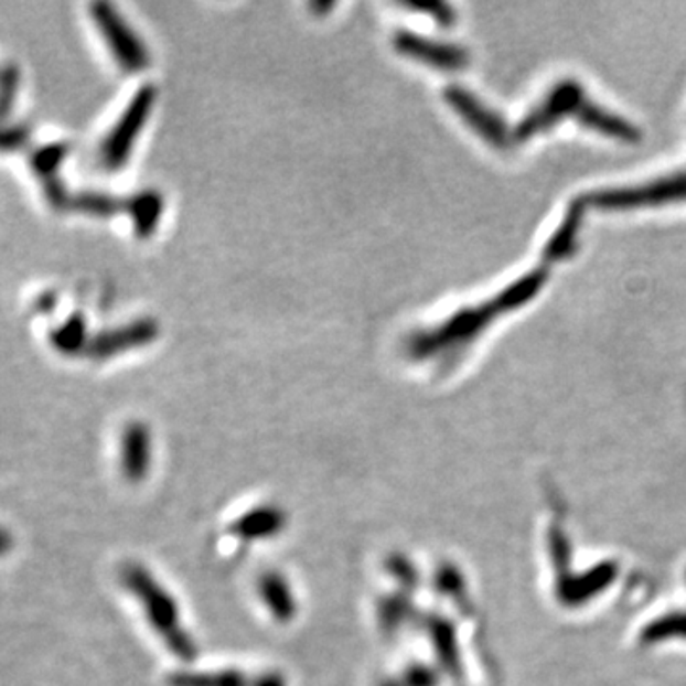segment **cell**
I'll return each mask as SVG.
<instances>
[{"label": "cell", "mask_w": 686, "mask_h": 686, "mask_svg": "<svg viewBox=\"0 0 686 686\" xmlns=\"http://www.w3.org/2000/svg\"><path fill=\"white\" fill-rule=\"evenodd\" d=\"M547 277L549 274L544 267L533 269L500 290L492 300L460 309L433 329L421 330L408 340V355L416 361H428L462 350L475 342L496 317L525 308L546 287Z\"/></svg>", "instance_id": "1"}, {"label": "cell", "mask_w": 686, "mask_h": 686, "mask_svg": "<svg viewBox=\"0 0 686 686\" xmlns=\"http://www.w3.org/2000/svg\"><path fill=\"white\" fill-rule=\"evenodd\" d=\"M120 581L140 602L151 630L162 639L175 658L193 662L196 644L183 625L180 607L169 589L157 580L141 562H127L120 568Z\"/></svg>", "instance_id": "2"}, {"label": "cell", "mask_w": 686, "mask_h": 686, "mask_svg": "<svg viewBox=\"0 0 686 686\" xmlns=\"http://www.w3.org/2000/svg\"><path fill=\"white\" fill-rule=\"evenodd\" d=\"M586 206L597 211H637L665 204L686 203V172L664 175L658 180L633 185V187H609L581 196Z\"/></svg>", "instance_id": "3"}, {"label": "cell", "mask_w": 686, "mask_h": 686, "mask_svg": "<svg viewBox=\"0 0 686 686\" xmlns=\"http://www.w3.org/2000/svg\"><path fill=\"white\" fill-rule=\"evenodd\" d=\"M154 101H157L154 86H141L140 90L133 94L117 125L109 130L99 146L98 159L101 169L107 172H119L127 167L138 136L153 112Z\"/></svg>", "instance_id": "4"}, {"label": "cell", "mask_w": 686, "mask_h": 686, "mask_svg": "<svg viewBox=\"0 0 686 686\" xmlns=\"http://www.w3.org/2000/svg\"><path fill=\"white\" fill-rule=\"evenodd\" d=\"M586 99H588V94L580 83H576L572 78L560 81L547 92L538 106L526 112L523 120L518 122V127L515 128L513 138L515 141L533 140L534 136L554 128L562 119H568V117L576 119Z\"/></svg>", "instance_id": "5"}, {"label": "cell", "mask_w": 686, "mask_h": 686, "mask_svg": "<svg viewBox=\"0 0 686 686\" xmlns=\"http://www.w3.org/2000/svg\"><path fill=\"white\" fill-rule=\"evenodd\" d=\"M90 12L115 62L128 73H140L146 69L151 60L148 49L115 7L106 2H96Z\"/></svg>", "instance_id": "6"}, {"label": "cell", "mask_w": 686, "mask_h": 686, "mask_svg": "<svg viewBox=\"0 0 686 686\" xmlns=\"http://www.w3.org/2000/svg\"><path fill=\"white\" fill-rule=\"evenodd\" d=\"M444 99L452 107L455 115L462 117L463 122L479 133L486 143L494 148H507L512 141L513 132L507 128L504 120L492 111L491 107L484 106L475 94H471L468 88L460 85H452L444 90Z\"/></svg>", "instance_id": "7"}, {"label": "cell", "mask_w": 686, "mask_h": 686, "mask_svg": "<svg viewBox=\"0 0 686 686\" xmlns=\"http://www.w3.org/2000/svg\"><path fill=\"white\" fill-rule=\"evenodd\" d=\"M393 46L405 57L416 60L439 71H462L470 65L468 50L452 43H441L429 36L416 35L410 31H397Z\"/></svg>", "instance_id": "8"}, {"label": "cell", "mask_w": 686, "mask_h": 686, "mask_svg": "<svg viewBox=\"0 0 686 686\" xmlns=\"http://www.w3.org/2000/svg\"><path fill=\"white\" fill-rule=\"evenodd\" d=\"M159 336V324L151 319L143 321H133L119 329L106 330L99 332L96 336L90 337V342L86 345L85 355L92 358L117 357L120 353L143 347L148 343L153 342Z\"/></svg>", "instance_id": "9"}, {"label": "cell", "mask_w": 686, "mask_h": 686, "mask_svg": "<svg viewBox=\"0 0 686 686\" xmlns=\"http://www.w3.org/2000/svg\"><path fill=\"white\" fill-rule=\"evenodd\" d=\"M120 475L130 484L148 479L153 462V439L143 421H130L120 435Z\"/></svg>", "instance_id": "10"}, {"label": "cell", "mask_w": 686, "mask_h": 686, "mask_svg": "<svg viewBox=\"0 0 686 686\" xmlns=\"http://www.w3.org/2000/svg\"><path fill=\"white\" fill-rule=\"evenodd\" d=\"M69 154V146L65 141H52L46 146L36 148L31 153V169L41 180L44 195L54 208H69L71 193L65 187L64 180L60 178V169Z\"/></svg>", "instance_id": "11"}, {"label": "cell", "mask_w": 686, "mask_h": 686, "mask_svg": "<svg viewBox=\"0 0 686 686\" xmlns=\"http://www.w3.org/2000/svg\"><path fill=\"white\" fill-rule=\"evenodd\" d=\"M583 216H586V203L581 199H576L575 203L568 204L562 222L544 246L542 259L546 264L567 261L578 250Z\"/></svg>", "instance_id": "12"}, {"label": "cell", "mask_w": 686, "mask_h": 686, "mask_svg": "<svg viewBox=\"0 0 686 686\" xmlns=\"http://www.w3.org/2000/svg\"><path fill=\"white\" fill-rule=\"evenodd\" d=\"M576 120L581 127L602 133L612 140L623 141V143H637L641 140V132L635 125H631L630 120L604 109L589 98L583 101Z\"/></svg>", "instance_id": "13"}, {"label": "cell", "mask_w": 686, "mask_h": 686, "mask_svg": "<svg viewBox=\"0 0 686 686\" xmlns=\"http://www.w3.org/2000/svg\"><path fill=\"white\" fill-rule=\"evenodd\" d=\"M258 593L261 602L266 604L269 614L280 623L294 620L298 614V602L290 581L279 572H266L259 576Z\"/></svg>", "instance_id": "14"}, {"label": "cell", "mask_w": 686, "mask_h": 686, "mask_svg": "<svg viewBox=\"0 0 686 686\" xmlns=\"http://www.w3.org/2000/svg\"><path fill=\"white\" fill-rule=\"evenodd\" d=\"M287 526V513L279 505L266 504L240 515L233 525V533L245 539L275 538Z\"/></svg>", "instance_id": "15"}, {"label": "cell", "mask_w": 686, "mask_h": 686, "mask_svg": "<svg viewBox=\"0 0 686 686\" xmlns=\"http://www.w3.org/2000/svg\"><path fill=\"white\" fill-rule=\"evenodd\" d=\"M162 208V196L154 191H143L140 195L127 199V214L132 217L133 227L140 237H148L154 232L161 219Z\"/></svg>", "instance_id": "16"}, {"label": "cell", "mask_w": 686, "mask_h": 686, "mask_svg": "<svg viewBox=\"0 0 686 686\" xmlns=\"http://www.w3.org/2000/svg\"><path fill=\"white\" fill-rule=\"evenodd\" d=\"M90 342L85 317L73 315L50 332V343L64 355H78L85 353L86 345Z\"/></svg>", "instance_id": "17"}, {"label": "cell", "mask_w": 686, "mask_h": 686, "mask_svg": "<svg viewBox=\"0 0 686 686\" xmlns=\"http://www.w3.org/2000/svg\"><path fill=\"white\" fill-rule=\"evenodd\" d=\"M69 208L86 216L112 217L127 212V201L98 191H85L71 196Z\"/></svg>", "instance_id": "18"}, {"label": "cell", "mask_w": 686, "mask_h": 686, "mask_svg": "<svg viewBox=\"0 0 686 686\" xmlns=\"http://www.w3.org/2000/svg\"><path fill=\"white\" fill-rule=\"evenodd\" d=\"M172 686H250L245 673L238 669H217V672H182L170 677Z\"/></svg>", "instance_id": "19"}, {"label": "cell", "mask_w": 686, "mask_h": 686, "mask_svg": "<svg viewBox=\"0 0 686 686\" xmlns=\"http://www.w3.org/2000/svg\"><path fill=\"white\" fill-rule=\"evenodd\" d=\"M22 85V75L15 65L8 64L0 69V120L12 112Z\"/></svg>", "instance_id": "20"}, {"label": "cell", "mask_w": 686, "mask_h": 686, "mask_svg": "<svg viewBox=\"0 0 686 686\" xmlns=\"http://www.w3.org/2000/svg\"><path fill=\"white\" fill-rule=\"evenodd\" d=\"M407 602L403 601L400 597L392 596L382 599L378 604V618L382 628L387 631H397L400 628V623L407 617Z\"/></svg>", "instance_id": "21"}, {"label": "cell", "mask_w": 686, "mask_h": 686, "mask_svg": "<svg viewBox=\"0 0 686 686\" xmlns=\"http://www.w3.org/2000/svg\"><path fill=\"white\" fill-rule=\"evenodd\" d=\"M29 141V128L23 125H4L0 120V153H14L25 148Z\"/></svg>", "instance_id": "22"}, {"label": "cell", "mask_w": 686, "mask_h": 686, "mask_svg": "<svg viewBox=\"0 0 686 686\" xmlns=\"http://www.w3.org/2000/svg\"><path fill=\"white\" fill-rule=\"evenodd\" d=\"M414 12H418L421 15H428L435 23H439L442 28H449L455 22V14L452 7L444 4V2H410L405 4Z\"/></svg>", "instance_id": "23"}, {"label": "cell", "mask_w": 686, "mask_h": 686, "mask_svg": "<svg viewBox=\"0 0 686 686\" xmlns=\"http://www.w3.org/2000/svg\"><path fill=\"white\" fill-rule=\"evenodd\" d=\"M387 570L392 572L393 578H397V580L407 583V586H412L414 581H416V570L400 555H393L392 559L387 560Z\"/></svg>", "instance_id": "24"}, {"label": "cell", "mask_w": 686, "mask_h": 686, "mask_svg": "<svg viewBox=\"0 0 686 686\" xmlns=\"http://www.w3.org/2000/svg\"><path fill=\"white\" fill-rule=\"evenodd\" d=\"M403 686H435L433 673L421 665H410L403 675Z\"/></svg>", "instance_id": "25"}, {"label": "cell", "mask_w": 686, "mask_h": 686, "mask_svg": "<svg viewBox=\"0 0 686 686\" xmlns=\"http://www.w3.org/2000/svg\"><path fill=\"white\" fill-rule=\"evenodd\" d=\"M15 539L12 533L8 530L7 526L0 525V559L12 554L14 549Z\"/></svg>", "instance_id": "26"}, {"label": "cell", "mask_w": 686, "mask_h": 686, "mask_svg": "<svg viewBox=\"0 0 686 686\" xmlns=\"http://www.w3.org/2000/svg\"><path fill=\"white\" fill-rule=\"evenodd\" d=\"M254 686H287V679L279 672L264 673Z\"/></svg>", "instance_id": "27"}, {"label": "cell", "mask_w": 686, "mask_h": 686, "mask_svg": "<svg viewBox=\"0 0 686 686\" xmlns=\"http://www.w3.org/2000/svg\"><path fill=\"white\" fill-rule=\"evenodd\" d=\"M311 8H315L319 12H326L330 8H334V4H332V2H329V4H321V2H319V4H311Z\"/></svg>", "instance_id": "28"}, {"label": "cell", "mask_w": 686, "mask_h": 686, "mask_svg": "<svg viewBox=\"0 0 686 686\" xmlns=\"http://www.w3.org/2000/svg\"><path fill=\"white\" fill-rule=\"evenodd\" d=\"M379 686H403L399 683H395V680H384V683H379Z\"/></svg>", "instance_id": "29"}]
</instances>
